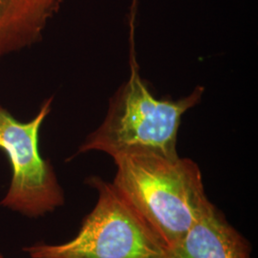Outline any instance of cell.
Masks as SVG:
<instances>
[{
	"label": "cell",
	"mask_w": 258,
	"mask_h": 258,
	"mask_svg": "<svg viewBox=\"0 0 258 258\" xmlns=\"http://www.w3.org/2000/svg\"><path fill=\"white\" fill-rule=\"evenodd\" d=\"M113 160L112 184L169 249L213 207L188 158L130 153Z\"/></svg>",
	"instance_id": "obj_1"
},
{
	"label": "cell",
	"mask_w": 258,
	"mask_h": 258,
	"mask_svg": "<svg viewBox=\"0 0 258 258\" xmlns=\"http://www.w3.org/2000/svg\"><path fill=\"white\" fill-rule=\"evenodd\" d=\"M204 91V87L197 86L176 101L157 99L133 64L128 81L111 98L103 122L79 152L102 151L113 159L130 153L179 156L177 137L182 117L201 101Z\"/></svg>",
	"instance_id": "obj_2"
},
{
	"label": "cell",
	"mask_w": 258,
	"mask_h": 258,
	"mask_svg": "<svg viewBox=\"0 0 258 258\" xmlns=\"http://www.w3.org/2000/svg\"><path fill=\"white\" fill-rule=\"evenodd\" d=\"M99 194L73 239L25 248L31 258H169V248L112 183L91 177Z\"/></svg>",
	"instance_id": "obj_3"
},
{
	"label": "cell",
	"mask_w": 258,
	"mask_h": 258,
	"mask_svg": "<svg viewBox=\"0 0 258 258\" xmlns=\"http://www.w3.org/2000/svg\"><path fill=\"white\" fill-rule=\"evenodd\" d=\"M52 98L29 122L16 120L0 106V149L13 170L8 194L0 205L30 217L44 215L64 203V195L51 166L39 152V129L51 110Z\"/></svg>",
	"instance_id": "obj_4"
},
{
	"label": "cell",
	"mask_w": 258,
	"mask_h": 258,
	"mask_svg": "<svg viewBox=\"0 0 258 258\" xmlns=\"http://www.w3.org/2000/svg\"><path fill=\"white\" fill-rule=\"evenodd\" d=\"M169 258H251L248 242L213 206L169 249Z\"/></svg>",
	"instance_id": "obj_5"
},
{
	"label": "cell",
	"mask_w": 258,
	"mask_h": 258,
	"mask_svg": "<svg viewBox=\"0 0 258 258\" xmlns=\"http://www.w3.org/2000/svg\"><path fill=\"white\" fill-rule=\"evenodd\" d=\"M63 0H0V55L37 41Z\"/></svg>",
	"instance_id": "obj_6"
},
{
	"label": "cell",
	"mask_w": 258,
	"mask_h": 258,
	"mask_svg": "<svg viewBox=\"0 0 258 258\" xmlns=\"http://www.w3.org/2000/svg\"><path fill=\"white\" fill-rule=\"evenodd\" d=\"M135 5H136V0H133V10L131 11V15H132V19H131V20H133V19H134V16H135V12H136V10H135Z\"/></svg>",
	"instance_id": "obj_7"
},
{
	"label": "cell",
	"mask_w": 258,
	"mask_h": 258,
	"mask_svg": "<svg viewBox=\"0 0 258 258\" xmlns=\"http://www.w3.org/2000/svg\"><path fill=\"white\" fill-rule=\"evenodd\" d=\"M0 258H3V256H2V254H0Z\"/></svg>",
	"instance_id": "obj_8"
}]
</instances>
